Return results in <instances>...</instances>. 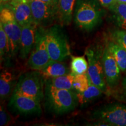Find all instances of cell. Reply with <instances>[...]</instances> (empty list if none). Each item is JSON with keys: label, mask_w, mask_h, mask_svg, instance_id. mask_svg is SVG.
Listing matches in <instances>:
<instances>
[{"label": "cell", "mask_w": 126, "mask_h": 126, "mask_svg": "<svg viewBox=\"0 0 126 126\" xmlns=\"http://www.w3.org/2000/svg\"><path fill=\"white\" fill-rule=\"evenodd\" d=\"M10 103L21 113L39 114L42 111L40 102L16 92H14Z\"/></svg>", "instance_id": "7c38bea8"}, {"label": "cell", "mask_w": 126, "mask_h": 126, "mask_svg": "<svg viewBox=\"0 0 126 126\" xmlns=\"http://www.w3.org/2000/svg\"><path fill=\"white\" fill-rule=\"evenodd\" d=\"M91 81L87 72L83 74L75 75L73 82V88L77 92H82L89 87Z\"/></svg>", "instance_id": "7402d4cb"}, {"label": "cell", "mask_w": 126, "mask_h": 126, "mask_svg": "<svg viewBox=\"0 0 126 126\" xmlns=\"http://www.w3.org/2000/svg\"><path fill=\"white\" fill-rule=\"evenodd\" d=\"M45 96L49 110L57 114L70 112L74 109L79 103L77 93L74 91L57 89L47 83Z\"/></svg>", "instance_id": "6da1fadb"}, {"label": "cell", "mask_w": 126, "mask_h": 126, "mask_svg": "<svg viewBox=\"0 0 126 126\" xmlns=\"http://www.w3.org/2000/svg\"><path fill=\"white\" fill-rule=\"evenodd\" d=\"M51 61L47 50L46 31L42 28L37 30L34 50L31 52L28 61L29 68L34 71H40Z\"/></svg>", "instance_id": "ba28073f"}, {"label": "cell", "mask_w": 126, "mask_h": 126, "mask_svg": "<svg viewBox=\"0 0 126 126\" xmlns=\"http://www.w3.org/2000/svg\"><path fill=\"white\" fill-rule=\"evenodd\" d=\"M100 19V11L95 4L86 0L78 2L75 10L74 21L80 29L90 31L98 25Z\"/></svg>", "instance_id": "5b68a950"}, {"label": "cell", "mask_w": 126, "mask_h": 126, "mask_svg": "<svg viewBox=\"0 0 126 126\" xmlns=\"http://www.w3.org/2000/svg\"><path fill=\"white\" fill-rule=\"evenodd\" d=\"M117 2L119 3H124V4H126V0H116Z\"/></svg>", "instance_id": "83f0119b"}, {"label": "cell", "mask_w": 126, "mask_h": 126, "mask_svg": "<svg viewBox=\"0 0 126 126\" xmlns=\"http://www.w3.org/2000/svg\"><path fill=\"white\" fill-rule=\"evenodd\" d=\"M11 118L7 111L5 110L4 106L1 105L0 109V126L7 125L10 122Z\"/></svg>", "instance_id": "d4e9b609"}, {"label": "cell", "mask_w": 126, "mask_h": 126, "mask_svg": "<svg viewBox=\"0 0 126 126\" xmlns=\"http://www.w3.org/2000/svg\"><path fill=\"white\" fill-rule=\"evenodd\" d=\"M99 1L103 7L108 8L110 9L117 2L116 0H99Z\"/></svg>", "instance_id": "484cf974"}, {"label": "cell", "mask_w": 126, "mask_h": 126, "mask_svg": "<svg viewBox=\"0 0 126 126\" xmlns=\"http://www.w3.org/2000/svg\"><path fill=\"white\" fill-rule=\"evenodd\" d=\"M92 117L110 126H126V105L110 103L95 110Z\"/></svg>", "instance_id": "52a82bcc"}, {"label": "cell", "mask_w": 126, "mask_h": 126, "mask_svg": "<svg viewBox=\"0 0 126 126\" xmlns=\"http://www.w3.org/2000/svg\"><path fill=\"white\" fill-rule=\"evenodd\" d=\"M124 89H125V92L126 94V86H124Z\"/></svg>", "instance_id": "4dcf8cb0"}, {"label": "cell", "mask_w": 126, "mask_h": 126, "mask_svg": "<svg viewBox=\"0 0 126 126\" xmlns=\"http://www.w3.org/2000/svg\"><path fill=\"white\" fill-rule=\"evenodd\" d=\"M0 1H1V4H2V3L10 2V1H11V0H0Z\"/></svg>", "instance_id": "f1b7e54d"}, {"label": "cell", "mask_w": 126, "mask_h": 126, "mask_svg": "<svg viewBox=\"0 0 126 126\" xmlns=\"http://www.w3.org/2000/svg\"><path fill=\"white\" fill-rule=\"evenodd\" d=\"M111 38L124 49L126 50V31L125 30H115L111 33Z\"/></svg>", "instance_id": "cb8c5ba5"}, {"label": "cell", "mask_w": 126, "mask_h": 126, "mask_svg": "<svg viewBox=\"0 0 126 126\" xmlns=\"http://www.w3.org/2000/svg\"><path fill=\"white\" fill-rule=\"evenodd\" d=\"M14 83V77L7 70L1 72L0 75V97L4 100L8 97Z\"/></svg>", "instance_id": "ac0fdd59"}, {"label": "cell", "mask_w": 126, "mask_h": 126, "mask_svg": "<svg viewBox=\"0 0 126 126\" xmlns=\"http://www.w3.org/2000/svg\"><path fill=\"white\" fill-rule=\"evenodd\" d=\"M119 28L126 31V4L116 2L110 9Z\"/></svg>", "instance_id": "ffe728a7"}, {"label": "cell", "mask_w": 126, "mask_h": 126, "mask_svg": "<svg viewBox=\"0 0 126 126\" xmlns=\"http://www.w3.org/2000/svg\"><path fill=\"white\" fill-rule=\"evenodd\" d=\"M107 47L114 57L122 71H126V50L114 41L109 42Z\"/></svg>", "instance_id": "e0dca14e"}, {"label": "cell", "mask_w": 126, "mask_h": 126, "mask_svg": "<svg viewBox=\"0 0 126 126\" xmlns=\"http://www.w3.org/2000/svg\"><path fill=\"white\" fill-rule=\"evenodd\" d=\"M10 53L9 40L4 29H3L2 25L0 24V55L1 60L2 61L6 54Z\"/></svg>", "instance_id": "603a6c76"}, {"label": "cell", "mask_w": 126, "mask_h": 126, "mask_svg": "<svg viewBox=\"0 0 126 126\" xmlns=\"http://www.w3.org/2000/svg\"><path fill=\"white\" fill-rule=\"evenodd\" d=\"M34 23L40 26L49 25L58 18L57 4L29 0Z\"/></svg>", "instance_id": "9c48e42d"}, {"label": "cell", "mask_w": 126, "mask_h": 126, "mask_svg": "<svg viewBox=\"0 0 126 126\" xmlns=\"http://www.w3.org/2000/svg\"><path fill=\"white\" fill-rule=\"evenodd\" d=\"M44 78H55L70 73V70L62 61H50L44 68L39 71Z\"/></svg>", "instance_id": "9a60e30c"}, {"label": "cell", "mask_w": 126, "mask_h": 126, "mask_svg": "<svg viewBox=\"0 0 126 126\" xmlns=\"http://www.w3.org/2000/svg\"><path fill=\"white\" fill-rule=\"evenodd\" d=\"M0 24L2 25L9 40L10 54L15 56L19 51L22 26L16 20L14 14L9 7L1 5Z\"/></svg>", "instance_id": "277c9868"}, {"label": "cell", "mask_w": 126, "mask_h": 126, "mask_svg": "<svg viewBox=\"0 0 126 126\" xmlns=\"http://www.w3.org/2000/svg\"><path fill=\"white\" fill-rule=\"evenodd\" d=\"M123 86H126V78L124 79L123 82Z\"/></svg>", "instance_id": "f546056e"}, {"label": "cell", "mask_w": 126, "mask_h": 126, "mask_svg": "<svg viewBox=\"0 0 126 126\" xmlns=\"http://www.w3.org/2000/svg\"><path fill=\"white\" fill-rule=\"evenodd\" d=\"M75 75L71 72L55 78L47 79L46 83L52 87L60 89L73 90V82Z\"/></svg>", "instance_id": "2e32d148"}, {"label": "cell", "mask_w": 126, "mask_h": 126, "mask_svg": "<svg viewBox=\"0 0 126 126\" xmlns=\"http://www.w3.org/2000/svg\"><path fill=\"white\" fill-rule=\"evenodd\" d=\"M47 50L52 61H63L70 54L67 37L58 26L46 31Z\"/></svg>", "instance_id": "7a4b0ae2"}, {"label": "cell", "mask_w": 126, "mask_h": 126, "mask_svg": "<svg viewBox=\"0 0 126 126\" xmlns=\"http://www.w3.org/2000/svg\"><path fill=\"white\" fill-rule=\"evenodd\" d=\"M44 79L39 71L25 74L20 78L14 92L41 102L45 96Z\"/></svg>", "instance_id": "3957f363"}, {"label": "cell", "mask_w": 126, "mask_h": 126, "mask_svg": "<svg viewBox=\"0 0 126 126\" xmlns=\"http://www.w3.org/2000/svg\"><path fill=\"white\" fill-rule=\"evenodd\" d=\"M88 62L87 74L91 82L100 88L103 92L107 91V83L102 64L103 51L94 47H88L85 50Z\"/></svg>", "instance_id": "8992f818"}, {"label": "cell", "mask_w": 126, "mask_h": 126, "mask_svg": "<svg viewBox=\"0 0 126 126\" xmlns=\"http://www.w3.org/2000/svg\"><path fill=\"white\" fill-rule=\"evenodd\" d=\"M75 2L76 0H58V19L62 26L71 22Z\"/></svg>", "instance_id": "5bb4252c"}, {"label": "cell", "mask_w": 126, "mask_h": 126, "mask_svg": "<svg viewBox=\"0 0 126 126\" xmlns=\"http://www.w3.org/2000/svg\"><path fill=\"white\" fill-rule=\"evenodd\" d=\"M70 68L71 72L74 75L85 74L88 69V60L85 56H72Z\"/></svg>", "instance_id": "44dd1931"}, {"label": "cell", "mask_w": 126, "mask_h": 126, "mask_svg": "<svg viewBox=\"0 0 126 126\" xmlns=\"http://www.w3.org/2000/svg\"><path fill=\"white\" fill-rule=\"evenodd\" d=\"M9 7L21 26L34 22L29 0H11Z\"/></svg>", "instance_id": "4fadbf2b"}, {"label": "cell", "mask_w": 126, "mask_h": 126, "mask_svg": "<svg viewBox=\"0 0 126 126\" xmlns=\"http://www.w3.org/2000/svg\"><path fill=\"white\" fill-rule=\"evenodd\" d=\"M36 1H42V2L51 4H57L58 3V0H36Z\"/></svg>", "instance_id": "4316f807"}, {"label": "cell", "mask_w": 126, "mask_h": 126, "mask_svg": "<svg viewBox=\"0 0 126 126\" xmlns=\"http://www.w3.org/2000/svg\"><path fill=\"white\" fill-rule=\"evenodd\" d=\"M38 26V25L34 22L22 26V33L19 51V56L21 59H26L34 48Z\"/></svg>", "instance_id": "8fae6325"}, {"label": "cell", "mask_w": 126, "mask_h": 126, "mask_svg": "<svg viewBox=\"0 0 126 126\" xmlns=\"http://www.w3.org/2000/svg\"><path fill=\"white\" fill-rule=\"evenodd\" d=\"M103 92L100 88L91 82L89 87L82 92H77V97L79 103L85 104L102 95Z\"/></svg>", "instance_id": "d6986e66"}, {"label": "cell", "mask_w": 126, "mask_h": 126, "mask_svg": "<svg viewBox=\"0 0 126 126\" xmlns=\"http://www.w3.org/2000/svg\"><path fill=\"white\" fill-rule=\"evenodd\" d=\"M102 64L107 85L114 88L119 83L122 71L106 45L103 50Z\"/></svg>", "instance_id": "30bf717a"}]
</instances>
